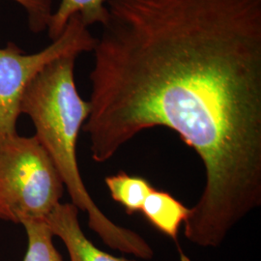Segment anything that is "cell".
I'll list each match as a JSON object with an SVG mask.
<instances>
[{
  "instance_id": "9c48e42d",
  "label": "cell",
  "mask_w": 261,
  "mask_h": 261,
  "mask_svg": "<svg viewBox=\"0 0 261 261\" xmlns=\"http://www.w3.org/2000/svg\"><path fill=\"white\" fill-rule=\"evenodd\" d=\"M25 10L28 27L33 33L47 30L50 18L54 14V0H12Z\"/></svg>"
},
{
  "instance_id": "6da1fadb",
  "label": "cell",
  "mask_w": 261,
  "mask_h": 261,
  "mask_svg": "<svg viewBox=\"0 0 261 261\" xmlns=\"http://www.w3.org/2000/svg\"><path fill=\"white\" fill-rule=\"evenodd\" d=\"M77 56L70 55L48 63L25 89L20 113L30 118L34 137L51 159L71 202L87 215L88 226L110 248L142 259L154 256L153 249L140 234L113 223L88 193L80 172L76 143L90 103L79 93L75 83Z\"/></svg>"
},
{
  "instance_id": "3957f363",
  "label": "cell",
  "mask_w": 261,
  "mask_h": 261,
  "mask_svg": "<svg viewBox=\"0 0 261 261\" xmlns=\"http://www.w3.org/2000/svg\"><path fill=\"white\" fill-rule=\"evenodd\" d=\"M96 38L80 15L69 19L63 32L50 45L25 54L15 43L0 48V138L18 134L20 102L32 80L61 56H80L93 50Z\"/></svg>"
},
{
  "instance_id": "8992f818",
  "label": "cell",
  "mask_w": 261,
  "mask_h": 261,
  "mask_svg": "<svg viewBox=\"0 0 261 261\" xmlns=\"http://www.w3.org/2000/svg\"><path fill=\"white\" fill-rule=\"evenodd\" d=\"M107 0H60L47 25L48 37L56 40L64 30L69 19L80 15L85 25H103L108 17Z\"/></svg>"
},
{
  "instance_id": "ba28073f",
  "label": "cell",
  "mask_w": 261,
  "mask_h": 261,
  "mask_svg": "<svg viewBox=\"0 0 261 261\" xmlns=\"http://www.w3.org/2000/svg\"><path fill=\"white\" fill-rule=\"evenodd\" d=\"M20 224L28 236V250L22 261H64L54 244V234L46 220L24 219Z\"/></svg>"
},
{
  "instance_id": "52a82bcc",
  "label": "cell",
  "mask_w": 261,
  "mask_h": 261,
  "mask_svg": "<svg viewBox=\"0 0 261 261\" xmlns=\"http://www.w3.org/2000/svg\"><path fill=\"white\" fill-rule=\"evenodd\" d=\"M112 199L124 207L128 215L140 212L144 200L155 189L145 178L130 176L120 171L105 178Z\"/></svg>"
},
{
  "instance_id": "277c9868",
  "label": "cell",
  "mask_w": 261,
  "mask_h": 261,
  "mask_svg": "<svg viewBox=\"0 0 261 261\" xmlns=\"http://www.w3.org/2000/svg\"><path fill=\"white\" fill-rule=\"evenodd\" d=\"M79 212L72 202H60L46 219L54 236L65 245L70 261H137L116 257L97 248L83 231Z\"/></svg>"
},
{
  "instance_id": "7a4b0ae2",
  "label": "cell",
  "mask_w": 261,
  "mask_h": 261,
  "mask_svg": "<svg viewBox=\"0 0 261 261\" xmlns=\"http://www.w3.org/2000/svg\"><path fill=\"white\" fill-rule=\"evenodd\" d=\"M65 187L37 139L0 138V220L20 224L43 219L60 203Z\"/></svg>"
},
{
  "instance_id": "5b68a950",
  "label": "cell",
  "mask_w": 261,
  "mask_h": 261,
  "mask_svg": "<svg viewBox=\"0 0 261 261\" xmlns=\"http://www.w3.org/2000/svg\"><path fill=\"white\" fill-rule=\"evenodd\" d=\"M189 212L190 209L174 196L156 189L146 197L140 210L152 226L176 243L178 249H181L178 244L179 228L185 223Z\"/></svg>"
}]
</instances>
